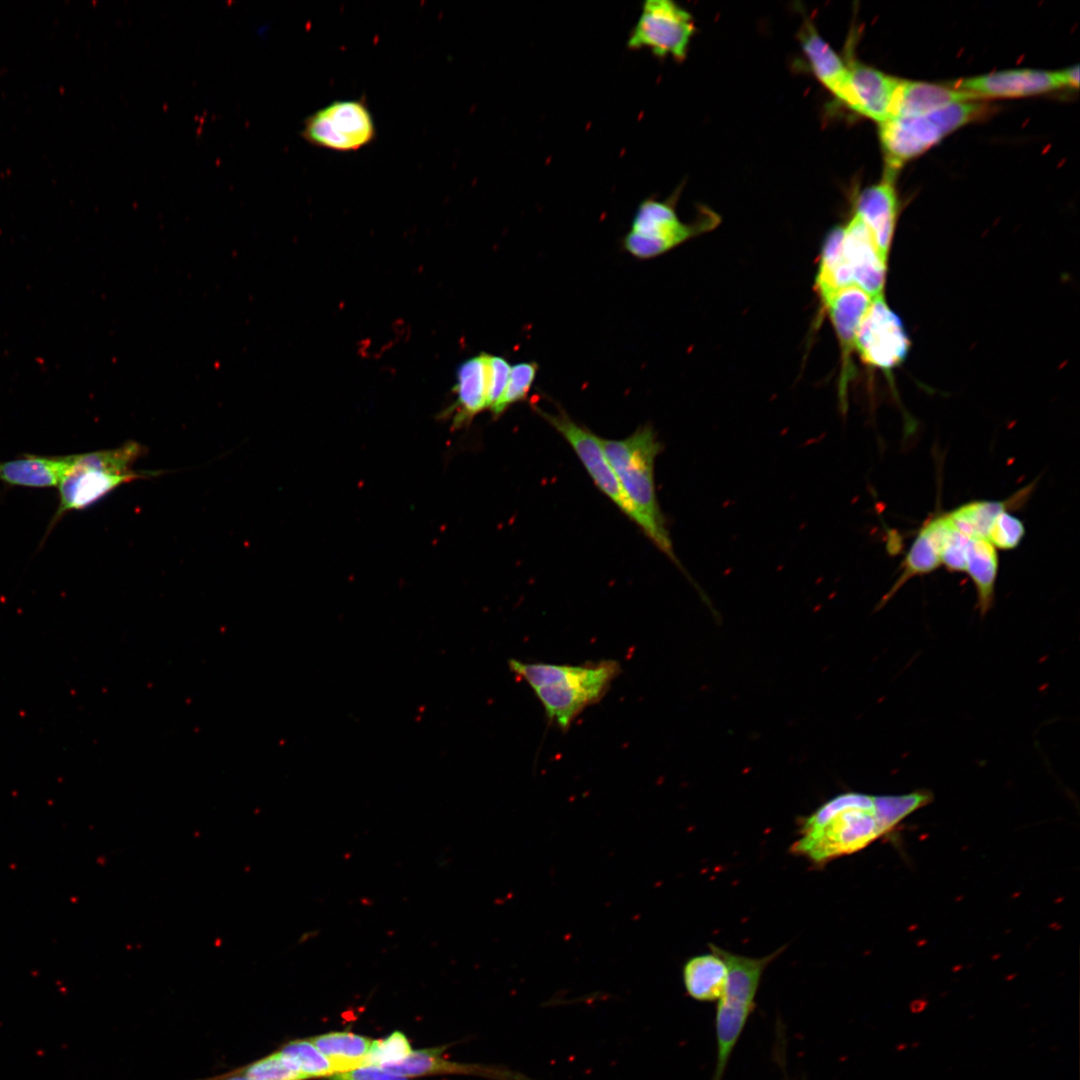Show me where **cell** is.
Masks as SVG:
<instances>
[{
	"label": "cell",
	"instance_id": "obj_1",
	"mask_svg": "<svg viewBox=\"0 0 1080 1080\" xmlns=\"http://www.w3.org/2000/svg\"><path fill=\"white\" fill-rule=\"evenodd\" d=\"M931 800L929 792L872 796L839 794L806 817L792 853L816 865L865 848L898 822Z\"/></svg>",
	"mask_w": 1080,
	"mask_h": 1080
},
{
	"label": "cell",
	"instance_id": "obj_2",
	"mask_svg": "<svg viewBox=\"0 0 1080 1080\" xmlns=\"http://www.w3.org/2000/svg\"><path fill=\"white\" fill-rule=\"evenodd\" d=\"M509 667L534 690L548 721L563 731L586 707L605 696L621 672L615 660L571 666L510 659Z\"/></svg>",
	"mask_w": 1080,
	"mask_h": 1080
},
{
	"label": "cell",
	"instance_id": "obj_3",
	"mask_svg": "<svg viewBox=\"0 0 1080 1080\" xmlns=\"http://www.w3.org/2000/svg\"><path fill=\"white\" fill-rule=\"evenodd\" d=\"M601 444L626 498L638 516V526L667 557L681 567L656 495L654 465L663 446L655 431L650 425H644L624 439L601 438Z\"/></svg>",
	"mask_w": 1080,
	"mask_h": 1080
},
{
	"label": "cell",
	"instance_id": "obj_4",
	"mask_svg": "<svg viewBox=\"0 0 1080 1080\" xmlns=\"http://www.w3.org/2000/svg\"><path fill=\"white\" fill-rule=\"evenodd\" d=\"M144 447L129 441L114 449L68 455L69 465L59 485V505L50 528L66 513L84 509L119 486L155 476V471H136L133 465Z\"/></svg>",
	"mask_w": 1080,
	"mask_h": 1080
},
{
	"label": "cell",
	"instance_id": "obj_5",
	"mask_svg": "<svg viewBox=\"0 0 1080 1080\" xmlns=\"http://www.w3.org/2000/svg\"><path fill=\"white\" fill-rule=\"evenodd\" d=\"M728 968L723 995L715 1014L716 1062L711 1080H723L732 1053L755 1008V999L765 968L782 949L764 957H748L724 950L714 944Z\"/></svg>",
	"mask_w": 1080,
	"mask_h": 1080
},
{
	"label": "cell",
	"instance_id": "obj_6",
	"mask_svg": "<svg viewBox=\"0 0 1080 1080\" xmlns=\"http://www.w3.org/2000/svg\"><path fill=\"white\" fill-rule=\"evenodd\" d=\"M986 106L976 102L954 103L929 113L892 118L880 124V141L887 169L895 171L925 152L949 133L978 118Z\"/></svg>",
	"mask_w": 1080,
	"mask_h": 1080
},
{
	"label": "cell",
	"instance_id": "obj_7",
	"mask_svg": "<svg viewBox=\"0 0 1080 1080\" xmlns=\"http://www.w3.org/2000/svg\"><path fill=\"white\" fill-rule=\"evenodd\" d=\"M715 216L703 215L691 224L678 218L672 201L646 199L638 206L623 247L638 259L657 257L684 241L713 228Z\"/></svg>",
	"mask_w": 1080,
	"mask_h": 1080
},
{
	"label": "cell",
	"instance_id": "obj_8",
	"mask_svg": "<svg viewBox=\"0 0 1080 1080\" xmlns=\"http://www.w3.org/2000/svg\"><path fill=\"white\" fill-rule=\"evenodd\" d=\"M301 136L309 144L336 152H355L376 137V126L365 100H336L304 120Z\"/></svg>",
	"mask_w": 1080,
	"mask_h": 1080
},
{
	"label": "cell",
	"instance_id": "obj_9",
	"mask_svg": "<svg viewBox=\"0 0 1080 1080\" xmlns=\"http://www.w3.org/2000/svg\"><path fill=\"white\" fill-rule=\"evenodd\" d=\"M887 256L879 249L871 231L855 214L843 227L834 278L843 288L857 286L872 298L883 295Z\"/></svg>",
	"mask_w": 1080,
	"mask_h": 1080
},
{
	"label": "cell",
	"instance_id": "obj_10",
	"mask_svg": "<svg viewBox=\"0 0 1080 1080\" xmlns=\"http://www.w3.org/2000/svg\"><path fill=\"white\" fill-rule=\"evenodd\" d=\"M694 22L688 11L670 0H647L628 38L630 49H649L658 57L685 58Z\"/></svg>",
	"mask_w": 1080,
	"mask_h": 1080
},
{
	"label": "cell",
	"instance_id": "obj_11",
	"mask_svg": "<svg viewBox=\"0 0 1080 1080\" xmlns=\"http://www.w3.org/2000/svg\"><path fill=\"white\" fill-rule=\"evenodd\" d=\"M910 348V340L899 316L883 295L873 298L857 328L854 351L868 366L890 375L900 366Z\"/></svg>",
	"mask_w": 1080,
	"mask_h": 1080
},
{
	"label": "cell",
	"instance_id": "obj_12",
	"mask_svg": "<svg viewBox=\"0 0 1080 1080\" xmlns=\"http://www.w3.org/2000/svg\"><path fill=\"white\" fill-rule=\"evenodd\" d=\"M537 411L569 443L596 486L638 525V516L626 498L607 459L601 438L576 423L564 411L558 413H548L540 409Z\"/></svg>",
	"mask_w": 1080,
	"mask_h": 1080
},
{
	"label": "cell",
	"instance_id": "obj_13",
	"mask_svg": "<svg viewBox=\"0 0 1080 1080\" xmlns=\"http://www.w3.org/2000/svg\"><path fill=\"white\" fill-rule=\"evenodd\" d=\"M872 300L873 298L859 287L847 286L836 291L823 302L841 348L842 371L839 398L844 411L847 407V383L854 370L851 354L854 352L857 328Z\"/></svg>",
	"mask_w": 1080,
	"mask_h": 1080
},
{
	"label": "cell",
	"instance_id": "obj_14",
	"mask_svg": "<svg viewBox=\"0 0 1080 1080\" xmlns=\"http://www.w3.org/2000/svg\"><path fill=\"white\" fill-rule=\"evenodd\" d=\"M847 67L848 84L843 103L879 124L888 120L900 80L857 62Z\"/></svg>",
	"mask_w": 1080,
	"mask_h": 1080
},
{
	"label": "cell",
	"instance_id": "obj_15",
	"mask_svg": "<svg viewBox=\"0 0 1080 1080\" xmlns=\"http://www.w3.org/2000/svg\"><path fill=\"white\" fill-rule=\"evenodd\" d=\"M1063 87L1059 71L1016 69L975 76L957 82L955 88L977 97H1023Z\"/></svg>",
	"mask_w": 1080,
	"mask_h": 1080
},
{
	"label": "cell",
	"instance_id": "obj_16",
	"mask_svg": "<svg viewBox=\"0 0 1080 1080\" xmlns=\"http://www.w3.org/2000/svg\"><path fill=\"white\" fill-rule=\"evenodd\" d=\"M895 171L887 169L883 180L862 191L855 214L871 231L879 249L888 257L897 219Z\"/></svg>",
	"mask_w": 1080,
	"mask_h": 1080
},
{
	"label": "cell",
	"instance_id": "obj_17",
	"mask_svg": "<svg viewBox=\"0 0 1080 1080\" xmlns=\"http://www.w3.org/2000/svg\"><path fill=\"white\" fill-rule=\"evenodd\" d=\"M952 529L953 526L947 514L937 516L926 522L905 557L902 574L883 598V604L907 580L914 576L930 573L940 566L941 549Z\"/></svg>",
	"mask_w": 1080,
	"mask_h": 1080
},
{
	"label": "cell",
	"instance_id": "obj_18",
	"mask_svg": "<svg viewBox=\"0 0 1080 1080\" xmlns=\"http://www.w3.org/2000/svg\"><path fill=\"white\" fill-rule=\"evenodd\" d=\"M978 98L972 93L957 88L900 80L892 101L889 119L921 115L954 103L976 101Z\"/></svg>",
	"mask_w": 1080,
	"mask_h": 1080
},
{
	"label": "cell",
	"instance_id": "obj_19",
	"mask_svg": "<svg viewBox=\"0 0 1080 1080\" xmlns=\"http://www.w3.org/2000/svg\"><path fill=\"white\" fill-rule=\"evenodd\" d=\"M441 1049H423L412 1051L405 1059L381 1068L405 1077L435 1073L476 1074L498 1080H532L526 1076L506 1069L477 1065H462L446 1061L440 1057Z\"/></svg>",
	"mask_w": 1080,
	"mask_h": 1080
},
{
	"label": "cell",
	"instance_id": "obj_20",
	"mask_svg": "<svg viewBox=\"0 0 1080 1080\" xmlns=\"http://www.w3.org/2000/svg\"><path fill=\"white\" fill-rule=\"evenodd\" d=\"M69 465L67 456L26 454L0 463V481L27 488L58 487Z\"/></svg>",
	"mask_w": 1080,
	"mask_h": 1080
},
{
	"label": "cell",
	"instance_id": "obj_21",
	"mask_svg": "<svg viewBox=\"0 0 1080 1080\" xmlns=\"http://www.w3.org/2000/svg\"><path fill=\"white\" fill-rule=\"evenodd\" d=\"M454 424L469 422L487 409V353L467 359L458 367L454 386Z\"/></svg>",
	"mask_w": 1080,
	"mask_h": 1080
},
{
	"label": "cell",
	"instance_id": "obj_22",
	"mask_svg": "<svg viewBox=\"0 0 1080 1080\" xmlns=\"http://www.w3.org/2000/svg\"><path fill=\"white\" fill-rule=\"evenodd\" d=\"M802 48L822 84L840 101H844L848 84V67L811 23L800 32Z\"/></svg>",
	"mask_w": 1080,
	"mask_h": 1080
},
{
	"label": "cell",
	"instance_id": "obj_23",
	"mask_svg": "<svg viewBox=\"0 0 1080 1080\" xmlns=\"http://www.w3.org/2000/svg\"><path fill=\"white\" fill-rule=\"evenodd\" d=\"M711 952L695 955L685 962L682 980L688 996L699 1002L718 1001L724 993L728 968L722 957Z\"/></svg>",
	"mask_w": 1080,
	"mask_h": 1080
},
{
	"label": "cell",
	"instance_id": "obj_24",
	"mask_svg": "<svg viewBox=\"0 0 1080 1080\" xmlns=\"http://www.w3.org/2000/svg\"><path fill=\"white\" fill-rule=\"evenodd\" d=\"M973 580L978 597L977 607L982 615L992 607L998 571L995 547L984 538H970L966 549V569Z\"/></svg>",
	"mask_w": 1080,
	"mask_h": 1080
},
{
	"label": "cell",
	"instance_id": "obj_25",
	"mask_svg": "<svg viewBox=\"0 0 1080 1080\" xmlns=\"http://www.w3.org/2000/svg\"><path fill=\"white\" fill-rule=\"evenodd\" d=\"M310 1041L329 1060L335 1074L364 1066L372 1044L369 1038L352 1032H330Z\"/></svg>",
	"mask_w": 1080,
	"mask_h": 1080
},
{
	"label": "cell",
	"instance_id": "obj_26",
	"mask_svg": "<svg viewBox=\"0 0 1080 1080\" xmlns=\"http://www.w3.org/2000/svg\"><path fill=\"white\" fill-rule=\"evenodd\" d=\"M1009 501H974L948 513L952 526L968 538L987 539L993 520L1007 511Z\"/></svg>",
	"mask_w": 1080,
	"mask_h": 1080
},
{
	"label": "cell",
	"instance_id": "obj_27",
	"mask_svg": "<svg viewBox=\"0 0 1080 1080\" xmlns=\"http://www.w3.org/2000/svg\"><path fill=\"white\" fill-rule=\"evenodd\" d=\"M283 1055L306 1079L335 1074L329 1060L309 1040H294L282 1047Z\"/></svg>",
	"mask_w": 1080,
	"mask_h": 1080
},
{
	"label": "cell",
	"instance_id": "obj_28",
	"mask_svg": "<svg viewBox=\"0 0 1080 1080\" xmlns=\"http://www.w3.org/2000/svg\"><path fill=\"white\" fill-rule=\"evenodd\" d=\"M538 371V364L534 361L519 362L511 366L505 390L490 410L495 417L503 414L511 405L527 399Z\"/></svg>",
	"mask_w": 1080,
	"mask_h": 1080
},
{
	"label": "cell",
	"instance_id": "obj_29",
	"mask_svg": "<svg viewBox=\"0 0 1080 1080\" xmlns=\"http://www.w3.org/2000/svg\"><path fill=\"white\" fill-rule=\"evenodd\" d=\"M238 1072L253 1080H305L279 1051L247 1065Z\"/></svg>",
	"mask_w": 1080,
	"mask_h": 1080
},
{
	"label": "cell",
	"instance_id": "obj_30",
	"mask_svg": "<svg viewBox=\"0 0 1080 1080\" xmlns=\"http://www.w3.org/2000/svg\"><path fill=\"white\" fill-rule=\"evenodd\" d=\"M411 1052L407 1037L402 1032L395 1031L384 1039L372 1041L364 1066L382 1067L395 1064Z\"/></svg>",
	"mask_w": 1080,
	"mask_h": 1080
},
{
	"label": "cell",
	"instance_id": "obj_31",
	"mask_svg": "<svg viewBox=\"0 0 1080 1080\" xmlns=\"http://www.w3.org/2000/svg\"><path fill=\"white\" fill-rule=\"evenodd\" d=\"M1024 534L1025 528L1021 520L1008 511H1003L993 520L987 539L994 547L1008 550L1016 548Z\"/></svg>",
	"mask_w": 1080,
	"mask_h": 1080
},
{
	"label": "cell",
	"instance_id": "obj_32",
	"mask_svg": "<svg viewBox=\"0 0 1080 1080\" xmlns=\"http://www.w3.org/2000/svg\"><path fill=\"white\" fill-rule=\"evenodd\" d=\"M511 365L502 356L487 354V409L500 400L508 382Z\"/></svg>",
	"mask_w": 1080,
	"mask_h": 1080
},
{
	"label": "cell",
	"instance_id": "obj_33",
	"mask_svg": "<svg viewBox=\"0 0 1080 1080\" xmlns=\"http://www.w3.org/2000/svg\"><path fill=\"white\" fill-rule=\"evenodd\" d=\"M970 538L958 532L954 527L941 549V563L951 571H965L966 549Z\"/></svg>",
	"mask_w": 1080,
	"mask_h": 1080
},
{
	"label": "cell",
	"instance_id": "obj_34",
	"mask_svg": "<svg viewBox=\"0 0 1080 1080\" xmlns=\"http://www.w3.org/2000/svg\"><path fill=\"white\" fill-rule=\"evenodd\" d=\"M329 1078L330 1080H409L405 1076L394 1074L378 1066H362L333 1074Z\"/></svg>",
	"mask_w": 1080,
	"mask_h": 1080
},
{
	"label": "cell",
	"instance_id": "obj_35",
	"mask_svg": "<svg viewBox=\"0 0 1080 1080\" xmlns=\"http://www.w3.org/2000/svg\"><path fill=\"white\" fill-rule=\"evenodd\" d=\"M1059 75H1060V79H1061L1063 87L1077 88L1079 86V67L1078 66L1069 67L1067 69L1059 71Z\"/></svg>",
	"mask_w": 1080,
	"mask_h": 1080
},
{
	"label": "cell",
	"instance_id": "obj_36",
	"mask_svg": "<svg viewBox=\"0 0 1080 1080\" xmlns=\"http://www.w3.org/2000/svg\"><path fill=\"white\" fill-rule=\"evenodd\" d=\"M218 1080H253L240 1072H231L228 1076H225Z\"/></svg>",
	"mask_w": 1080,
	"mask_h": 1080
},
{
	"label": "cell",
	"instance_id": "obj_37",
	"mask_svg": "<svg viewBox=\"0 0 1080 1080\" xmlns=\"http://www.w3.org/2000/svg\"><path fill=\"white\" fill-rule=\"evenodd\" d=\"M318 933H319L318 930H312V931H308V932L303 933L299 938V943H304V942L316 937L318 935Z\"/></svg>",
	"mask_w": 1080,
	"mask_h": 1080
},
{
	"label": "cell",
	"instance_id": "obj_38",
	"mask_svg": "<svg viewBox=\"0 0 1080 1080\" xmlns=\"http://www.w3.org/2000/svg\"><path fill=\"white\" fill-rule=\"evenodd\" d=\"M786 1080H788V1079H786Z\"/></svg>",
	"mask_w": 1080,
	"mask_h": 1080
}]
</instances>
